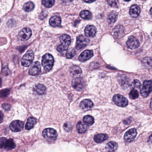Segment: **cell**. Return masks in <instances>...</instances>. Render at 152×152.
<instances>
[{"mask_svg":"<svg viewBox=\"0 0 152 152\" xmlns=\"http://www.w3.org/2000/svg\"><path fill=\"white\" fill-rule=\"evenodd\" d=\"M60 41L61 44L58 46L57 50L60 53H61L67 50L69 45H70L71 39L70 36L64 34L60 37Z\"/></svg>","mask_w":152,"mask_h":152,"instance_id":"obj_1","label":"cell"},{"mask_svg":"<svg viewBox=\"0 0 152 152\" xmlns=\"http://www.w3.org/2000/svg\"><path fill=\"white\" fill-rule=\"evenodd\" d=\"M54 64V58L52 55L49 53L45 54L42 59V66L45 70L49 71L52 70Z\"/></svg>","mask_w":152,"mask_h":152,"instance_id":"obj_2","label":"cell"},{"mask_svg":"<svg viewBox=\"0 0 152 152\" xmlns=\"http://www.w3.org/2000/svg\"><path fill=\"white\" fill-rule=\"evenodd\" d=\"M43 136L46 140L49 142H54L56 140L57 132L54 129L47 128L43 132Z\"/></svg>","mask_w":152,"mask_h":152,"instance_id":"obj_3","label":"cell"},{"mask_svg":"<svg viewBox=\"0 0 152 152\" xmlns=\"http://www.w3.org/2000/svg\"><path fill=\"white\" fill-rule=\"evenodd\" d=\"M34 55L33 51L29 50L23 56L21 60L22 65L25 67H28L34 60Z\"/></svg>","mask_w":152,"mask_h":152,"instance_id":"obj_4","label":"cell"},{"mask_svg":"<svg viewBox=\"0 0 152 152\" xmlns=\"http://www.w3.org/2000/svg\"><path fill=\"white\" fill-rule=\"evenodd\" d=\"M152 91V80H145L144 82L140 93L144 97H147Z\"/></svg>","mask_w":152,"mask_h":152,"instance_id":"obj_5","label":"cell"},{"mask_svg":"<svg viewBox=\"0 0 152 152\" xmlns=\"http://www.w3.org/2000/svg\"><path fill=\"white\" fill-rule=\"evenodd\" d=\"M90 40L84 36H79L77 37L76 48L78 50L83 49L88 45Z\"/></svg>","mask_w":152,"mask_h":152,"instance_id":"obj_6","label":"cell"},{"mask_svg":"<svg viewBox=\"0 0 152 152\" xmlns=\"http://www.w3.org/2000/svg\"><path fill=\"white\" fill-rule=\"evenodd\" d=\"M113 101L115 104L119 107H125L128 105L127 99L119 94H116L113 97Z\"/></svg>","mask_w":152,"mask_h":152,"instance_id":"obj_7","label":"cell"},{"mask_svg":"<svg viewBox=\"0 0 152 152\" xmlns=\"http://www.w3.org/2000/svg\"><path fill=\"white\" fill-rule=\"evenodd\" d=\"M24 127V122L19 120L13 121L10 124V128L14 132H18L22 130Z\"/></svg>","mask_w":152,"mask_h":152,"instance_id":"obj_8","label":"cell"},{"mask_svg":"<svg viewBox=\"0 0 152 152\" xmlns=\"http://www.w3.org/2000/svg\"><path fill=\"white\" fill-rule=\"evenodd\" d=\"M140 45L139 41L136 38L133 36H130L126 42L127 47L130 49L137 48Z\"/></svg>","mask_w":152,"mask_h":152,"instance_id":"obj_9","label":"cell"},{"mask_svg":"<svg viewBox=\"0 0 152 152\" xmlns=\"http://www.w3.org/2000/svg\"><path fill=\"white\" fill-rule=\"evenodd\" d=\"M137 131L136 129H130L126 132L124 136V140L126 142H130L134 140L137 135Z\"/></svg>","mask_w":152,"mask_h":152,"instance_id":"obj_10","label":"cell"},{"mask_svg":"<svg viewBox=\"0 0 152 152\" xmlns=\"http://www.w3.org/2000/svg\"><path fill=\"white\" fill-rule=\"evenodd\" d=\"M32 32L30 28H25L19 32L18 36L19 39L22 41L28 40L31 36Z\"/></svg>","mask_w":152,"mask_h":152,"instance_id":"obj_11","label":"cell"},{"mask_svg":"<svg viewBox=\"0 0 152 152\" xmlns=\"http://www.w3.org/2000/svg\"><path fill=\"white\" fill-rule=\"evenodd\" d=\"M72 86L77 90H80L83 89L84 86V81L80 77H77L72 81Z\"/></svg>","mask_w":152,"mask_h":152,"instance_id":"obj_12","label":"cell"},{"mask_svg":"<svg viewBox=\"0 0 152 152\" xmlns=\"http://www.w3.org/2000/svg\"><path fill=\"white\" fill-rule=\"evenodd\" d=\"M93 56V52L92 50H86L79 55V60L81 62H84L92 58Z\"/></svg>","mask_w":152,"mask_h":152,"instance_id":"obj_13","label":"cell"},{"mask_svg":"<svg viewBox=\"0 0 152 152\" xmlns=\"http://www.w3.org/2000/svg\"><path fill=\"white\" fill-rule=\"evenodd\" d=\"M41 71L40 63L39 61L34 62L29 70V74L31 75L36 76L40 73Z\"/></svg>","mask_w":152,"mask_h":152,"instance_id":"obj_14","label":"cell"},{"mask_svg":"<svg viewBox=\"0 0 152 152\" xmlns=\"http://www.w3.org/2000/svg\"><path fill=\"white\" fill-rule=\"evenodd\" d=\"M96 28L92 25H88L85 29V35L90 37H93L96 35Z\"/></svg>","mask_w":152,"mask_h":152,"instance_id":"obj_15","label":"cell"},{"mask_svg":"<svg viewBox=\"0 0 152 152\" xmlns=\"http://www.w3.org/2000/svg\"><path fill=\"white\" fill-rule=\"evenodd\" d=\"M140 13V9L137 5H133L131 7L130 14L132 18H137L139 16Z\"/></svg>","mask_w":152,"mask_h":152,"instance_id":"obj_16","label":"cell"},{"mask_svg":"<svg viewBox=\"0 0 152 152\" xmlns=\"http://www.w3.org/2000/svg\"><path fill=\"white\" fill-rule=\"evenodd\" d=\"M93 106V103L90 99H85L80 103V107L82 109L87 110Z\"/></svg>","mask_w":152,"mask_h":152,"instance_id":"obj_17","label":"cell"},{"mask_svg":"<svg viewBox=\"0 0 152 152\" xmlns=\"http://www.w3.org/2000/svg\"><path fill=\"white\" fill-rule=\"evenodd\" d=\"M70 74L74 77H79L82 74V71L81 68L78 66H73L70 70Z\"/></svg>","mask_w":152,"mask_h":152,"instance_id":"obj_18","label":"cell"},{"mask_svg":"<svg viewBox=\"0 0 152 152\" xmlns=\"http://www.w3.org/2000/svg\"><path fill=\"white\" fill-rule=\"evenodd\" d=\"M61 23V19L59 16H54L50 19V25L53 27H56L60 26Z\"/></svg>","mask_w":152,"mask_h":152,"instance_id":"obj_19","label":"cell"},{"mask_svg":"<svg viewBox=\"0 0 152 152\" xmlns=\"http://www.w3.org/2000/svg\"><path fill=\"white\" fill-rule=\"evenodd\" d=\"M118 145L117 142L110 141L106 146V149L107 152H115L117 149Z\"/></svg>","mask_w":152,"mask_h":152,"instance_id":"obj_20","label":"cell"},{"mask_svg":"<svg viewBox=\"0 0 152 152\" xmlns=\"http://www.w3.org/2000/svg\"><path fill=\"white\" fill-rule=\"evenodd\" d=\"M34 91L39 95H43L46 92V88L43 84H36L34 88Z\"/></svg>","mask_w":152,"mask_h":152,"instance_id":"obj_21","label":"cell"},{"mask_svg":"<svg viewBox=\"0 0 152 152\" xmlns=\"http://www.w3.org/2000/svg\"><path fill=\"white\" fill-rule=\"evenodd\" d=\"M88 126L86 124H83L81 122H79L76 126V130L79 134H83L87 131L88 130Z\"/></svg>","mask_w":152,"mask_h":152,"instance_id":"obj_22","label":"cell"},{"mask_svg":"<svg viewBox=\"0 0 152 152\" xmlns=\"http://www.w3.org/2000/svg\"><path fill=\"white\" fill-rule=\"evenodd\" d=\"M37 120L35 118L33 117H30L28 119L26 125V129L27 130H30L34 127L35 125L36 124Z\"/></svg>","mask_w":152,"mask_h":152,"instance_id":"obj_23","label":"cell"},{"mask_svg":"<svg viewBox=\"0 0 152 152\" xmlns=\"http://www.w3.org/2000/svg\"><path fill=\"white\" fill-rule=\"evenodd\" d=\"M108 135L106 134H98L94 136V140L95 142L100 143L108 139Z\"/></svg>","mask_w":152,"mask_h":152,"instance_id":"obj_24","label":"cell"},{"mask_svg":"<svg viewBox=\"0 0 152 152\" xmlns=\"http://www.w3.org/2000/svg\"><path fill=\"white\" fill-rule=\"evenodd\" d=\"M124 32V28L122 26H118L114 28L113 31V34L114 36H120L123 34Z\"/></svg>","mask_w":152,"mask_h":152,"instance_id":"obj_25","label":"cell"},{"mask_svg":"<svg viewBox=\"0 0 152 152\" xmlns=\"http://www.w3.org/2000/svg\"><path fill=\"white\" fill-rule=\"evenodd\" d=\"M117 14L114 11L111 12L110 13L108 16V22L110 24H113L114 23L117 21Z\"/></svg>","mask_w":152,"mask_h":152,"instance_id":"obj_26","label":"cell"},{"mask_svg":"<svg viewBox=\"0 0 152 152\" xmlns=\"http://www.w3.org/2000/svg\"><path fill=\"white\" fill-rule=\"evenodd\" d=\"M83 122L87 126H92L94 123V119L90 115H86L83 118Z\"/></svg>","mask_w":152,"mask_h":152,"instance_id":"obj_27","label":"cell"},{"mask_svg":"<svg viewBox=\"0 0 152 152\" xmlns=\"http://www.w3.org/2000/svg\"><path fill=\"white\" fill-rule=\"evenodd\" d=\"M119 84H121L122 86L128 87V85H130V81L128 78L124 76H122V77H119Z\"/></svg>","mask_w":152,"mask_h":152,"instance_id":"obj_28","label":"cell"},{"mask_svg":"<svg viewBox=\"0 0 152 152\" xmlns=\"http://www.w3.org/2000/svg\"><path fill=\"white\" fill-rule=\"evenodd\" d=\"M35 8V5L32 2H28L24 4L23 9L26 12H29L32 11Z\"/></svg>","mask_w":152,"mask_h":152,"instance_id":"obj_29","label":"cell"},{"mask_svg":"<svg viewBox=\"0 0 152 152\" xmlns=\"http://www.w3.org/2000/svg\"><path fill=\"white\" fill-rule=\"evenodd\" d=\"M80 16L82 18L86 19V20H89L92 18V14L89 11L83 10L80 13Z\"/></svg>","mask_w":152,"mask_h":152,"instance_id":"obj_30","label":"cell"},{"mask_svg":"<svg viewBox=\"0 0 152 152\" xmlns=\"http://www.w3.org/2000/svg\"><path fill=\"white\" fill-rule=\"evenodd\" d=\"M55 0H42V4L45 7L50 8L54 5Z\"/></svg>","mask_w":152,"mask_h":152,"instance_id":"obj_31","label":"cell"},{"mask_svg":"<svg viewBox=\"0 0 152 152\" xmlns=\"http://www.w3.org/2000/svg\"><path fill=\"white\" fill-rule=\"evenodd\" d=\"M8 139L5 137H2L0 138V148L5 149L8 144Z\"/></svg>","mask_w":152,"mask_h":152,"instance_id":"obj_32","label":"cell"},{"mask_svg":"<svg viewBox=\"0 0 152 152\" xmlns=\"http://www.w3.org/2000/svg\"><path fill=\"white\" fill-rule=\"evenodd\" d=\"M142 64L144 66L147 68H151L152 65V61L151 57H146L142 61Z\"/></svg>","mask_w":152,"mask_h":152,"instance_id":"obj_33","label":"cell"},{"mask_svg":"<svg viewBox=\"0 0 152 152\" xmlns=\"http://www.w3.org/2000/svg\"><path fill=\"white\" fill-rule=\"evenodd\" d=\"M129 96L130 98L132 99H135L138 98L139 97V93L137 90L136 89H132V90L130 92L129 94Z\"/></svg>","mask_w":152,"mask_h":152,"instance_id":"obj_34","label":"cell"},{"mask_svg":"<svg viewBox=\"0 0 152 152\" xmlns=\"http://www.w3.org/2000/svg\"><path fill=\"white\" fill-rule=\"evenodd\" d=\"M15 144L14 141L12 139H8V145L6 147V150H10L13 149L15 148Z\"/></svg>","mask_w":152,"mask_h":152,"instance_id":"obj_35","label":"cell"},{"mask_svg":"<svg viewBox=\"0 0 152 152\" xmlns=\"http://www.w3.org/2000/svg\"><path fill=\"white\" fill-rule=\"evenodd\" d=\"M75 53H76V52L74 49H70L66 53V57L68 59H71L74 57L75 55Z\"/></svg>","mask_w":152,"mask_h":152,"instance_id":"obj_36","label":"cell"},{"mask_svg":"<svg viewBox=\"0 0 152 152\" xmlns=\"http://www.w3.org/2000/svg\"><path fill=\"white\" fill-rule=\"evenodd\" d=\"M72 128V126L71 123L69 122L66 123L63 126V129L66 132L70 131Z\"/></svg>","mask_w":152,"mask_h":152,"instance_id":"obj_37","label":"cell"},{"mask_svg":"<svg viewBox=\"0 0 152 152\" xmlns=\"http://www.w3.org/2000/svg\"><path fill=\"white\" fill-rule=\"evenodd\" d=\"M10 93V89H5L0 91V97H5L8 96Z\"/></svg>","mask_w":152,"mask_h":152,"instance_id":"obj_38","label":"cell"},{"mask_svg":"<svg viewBox=\"0 0 152 152\" xmlns=\"http://www.w3.org/2000/svg\"><path fill=\"white\" fill-rule=\"evenodd\" d=\"M132 85L134 88H139L140 86V82L138 80H134L132 82Z\"/></svg>","mask_w":152,"mask_h":152,"instance_id":"obj_39","label":"cell"},{"mask_svg":"<svg viewBox=\"0 0 152 152\" xmlns=\"http://www.w3.org/2000/svg\"><path fill=\"white\" fill-rule=\"evenodd\" d=\"M108 3L109 5L111 7H116L117 5L118 1V0H108Z\"/></svg>","mask_w":152,"mask_h":152,"instance_id":"obj_40","label":"cell"},{"mask_svg":"<svg viewBox=\"0 0 152 152\" xmlns=\"http://www.w3.org/2000/svg\"><path fill=\"white\" fill-rule=\"evenodd\" d=\"M2 108L5 110H9L11 108V105L8 103H4L2 105Z\"/></svg>","mask_w":152,"mask_h":152,"instance_id":"obj_41","label":"cell"},{"mask_svg":"<svg viewBox=\"0 0 152 152\" xmlns=\"http://www.w3.org/2000/svg\"><path fill=\"white\" fill-rule=\"evenodd\" d=\"M4 119V114L2 111H0V124L3 122Z\"/></svg>","mask_w":152,"mask_h":152,"instance_id":"obj_42","label":"cell"},{"mask_svg":"<svg viewBox=\"0 0 152 152\" xmlns=\"http://www.w3.org/2000/svg\"><path fill=\"white\" fill-rule=\"evenodd\" d=\"M83 1L87 3H91L94 2L96 0H83Z\"/></svg>","mask_w":152,"mask_h":152,"instance_id":"obj_43","label":"cell"},{"mask_svg":"<svg viewBox=\"0 0 152 152\" xmlns=\"http://www.w3.org/2000/svg\"><path fill=\"white\" fill-rule=\"evenodd\" d=\"M61 1L62 2L65 3H70L73 1V0H61Z\"/></svg>","mask_w":152,"mask_h":152,"instance_id":"obj_44","label":"cell"},{"mask_svg":"<svg viewBox=\"0 0 152 152\" xmlns=\"http://www.w3.org/2000/svg\"><path fill=\"white\" fill-rule=\"evenodd\" d=\"M1 84H2V80L0 78V87L1 86Z\"/></svg>","mask_w":152,"mask_h":152,"instance_id":"obj_45","label":"cell"},{"mask_svg":"<svg viewBox=\"0 0 152 152\" xmlns=\"http://www.w3.org/2000/svg\"><path fill=\"white\" fill-rule=\"evenodd\" d=\"M124 1H131V0H124Z\"/></svg>","mask_w":152,"mask_h":152,"instance_id":"obj_46","label":"cell"}]
</instances>
